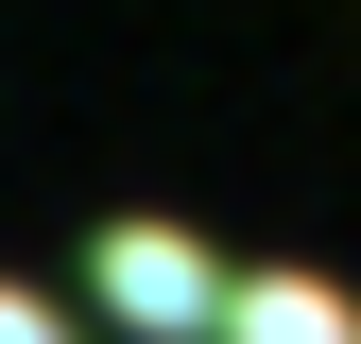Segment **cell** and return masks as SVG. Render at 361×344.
Wrapping results in <instances>:
<instances>
[{
    "instance_id": "6da1fadb",
    "label": "cell",
    "mask_w": 361,
    "mask_h": 344,
    "mask_svg": "<svg viewBox=\"0 0 361 344\" xmlns=\"http://www.w3.org/2000/svg\"><path fill=\"white\" fill-rule=\"evenodd\" d=\"M86 293L121 310V344H207L224 327V258L190 224H104V241H86Z\"/></svg>"
},
{
    "instance_id": "7a4b0ae2",
    "label": "cell",
    "mask_w": 361,
    "mask_h": 344,
    "mask_svg": "<svg viewBox=\"0 0 361 344\" xmlns=\"http://www.w3.org/2000/svg\"><path fill=\"white\" fill-rule=\"evenodd\" d=\"M207 344H361V293L310 276V258H276V276H224V327Z\"/></svg>"
},
{
    "instance_id": "3957f363",
    "label": "cell",
    "mask_w": 361,
    "mask_h": 344,
    "mask_svg": "<svg viewBox=\"0 0 361 344\" xmlns=\"http://www.w3.org/2000/svg\"><path fill=\"white\" fill-rule=\"evenodd\" d=\"M0 344H86V327L52 310V293H18V276H0Z\"/></svg>"
}]
</instances>
